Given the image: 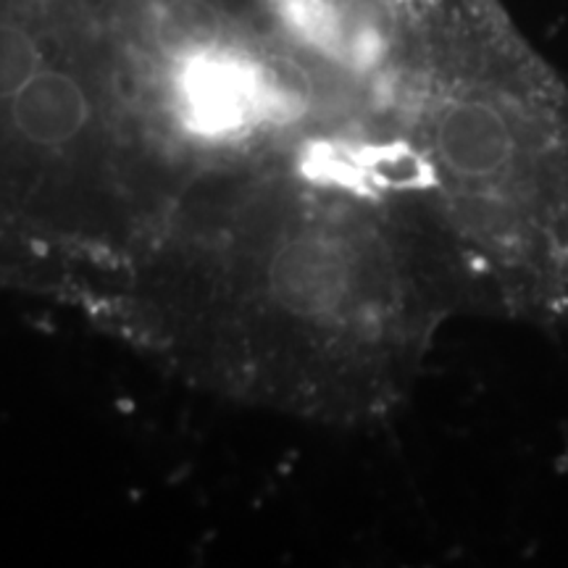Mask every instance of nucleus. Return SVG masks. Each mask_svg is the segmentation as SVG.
Wrapping results in <instances>:
<instances>
[{"label":"nucleus","instance_id":"obj_1","mask_svg":"<svg viewBox=\"0 0 568 568\" xmlns=\"http://www.w3.org/2000/svg\"><path fill=\"white\" fill-rule=\"evenodd\" d=\"M464 305L414 184L311 155L195 190L95 314L211 393L361 426L403 406Z\"/></svg>","mask_w":568,"mask_h":568},{"label":"nucleus","instance_id":"obj_2","mask_svg":"<svg viewBox=\"0 0 568 568\" xmlns=\"http://www.w3.org/2000/svg\"><path fill=\"white\" fill-rule=\"evenodd\" d=\"M400 113L468 305L568 332V82L503 0H450Z\"/></svg>","mask_w":568,"mask_h":568}]
</instances>
